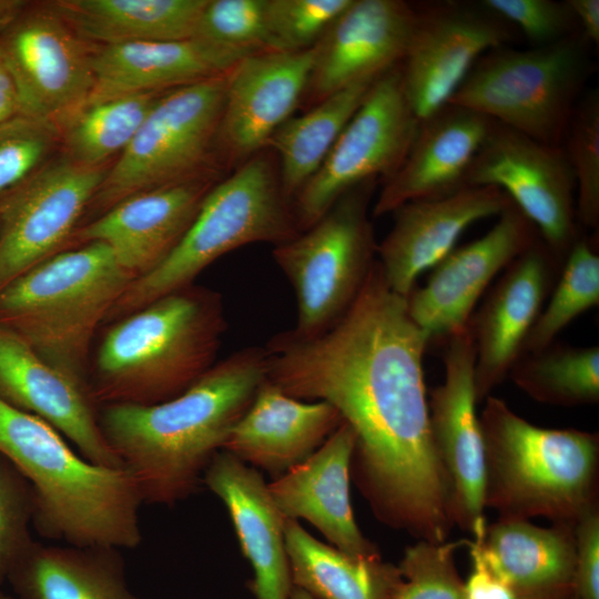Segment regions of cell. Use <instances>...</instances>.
I'll return each instance as SVG.
<instances>
[{
    "mask_svg": "<svg viewBox=\"0 0 599 599\" xmlns=\"http://www.w3.org/2000/svg\"><path fill=\"white\" fill-rule=\"evenodd\" d=\"M444 343L445 379L430 392V430L450 483L454 524L474 535L486 524L485 450L476 412V351L470 326Z\"/></svg>",
    "mask_w": 599,
    "mask_h": 599,
    "instance_id": "2e32d148",
    "label": "cell"
},
{
    "mask_svg": "<svg viewBox=\"0 0 599 599\" xmlns=\"http://www.w3.org/2000/svg\"><path fill=\"white\" fill-rule=\"evenodd\" d=\"M292 581L315 599H392L398 567L377 558H356L317 540L294 519H285Z\"/></svg>",
    "mask_w": 599,
    "mask_h": 599,
    "instance_id": "1f68e13d",
    "label": "cell"
},
{
    "mask_svg": "<svg viewBox=\"0 0 599 599\" xmlns=\"http://www.w3.org/2000/svg\"><path fill=\"white\" fill-rule=\"evenodd\" d=\"M512 202L496 186H467L449 195L407 202L376 254L388 286L406 297L417 277L433 268L477 221L498 216Z\"/></svg>",
    "mask_w": 599,
    "mask_h": 599,
    "instance_id": "7402d4cb",
    "label": "cell"
},
{
    "mask_svg": "<svg viewBox=\"0 0 599 599\" xmlns=\"http://www.w3.org/2000/svg\"><path fill=\"white\" fill-rule=\"evenodd\" d=\"M479 416L485 507L499 518L575 527L598 508L599 435L538 427L488 396Z\"/></svg>",
    "mask_w": 599,
    "mask_h": 599,
    "instance_id": "5b68a950",
    "label": "cell"
},
{
    "mask_svg": "<svg viewBox=\"0 0 599 599\" xmlns=\"http://www.w3.org/2000/svg\"><path fill=\"white\" fill-rule=\"evenodd\" d=\"M467 542L418 540L406 547L397 566L400 579L392 599H465L455 552Z\"/></svg>",
    "mask_w": 599,
    "mask_h": 599,
    "instance_id": "74e56055",
    "label": "cell"
},
{
    "mask_svg": "<svg viewBox=\"0 0 599 599\" xmlns=\"http://www.w3.org/2000/svg\"><path fill=\"white\" fill-rule=\"evenodd\" d=\"M206 0H59L50 4L80 38L101 45L194 38Z\"/></svg>",
    "mask_w": 599,
    "mask_h": 599,
    "instance_id": "4dcf8cb0",
    "label": "cell"
},
{
    "mask_svg": "<svg viewBox=\"0 0 599 599\" xmlns=\"http://www.w3.org/2000/svg\"><path fill=\"white\" fill-rule=\"evenodd\" d=\"M493 123L481 113L450 103L423 120L402 164L382 181L372 215L467 187L468 170Z\"/></svg>",
    "mask_w": 599,
    "mask_h": 599,
    "instance_id": "d4e9b609",
    "label": "cell"
},
{
    "mask_svg": "<svg viewBox=\"0 0 599 599\" xmlns=\"http://www.w3.org/2000/svg\"><path fill=\"white\" fill-rule=\"evenodd\" d=\"M288 599H315L309 593L298 587H293Z\"/></svg>",
    "mask_w": 599,
    "mask_h": 599,
    "instance_id": "681fc988",
    "label": "cell"
},
{
    "mask_svg": "<svg viewBox=\"0 0 599 599\" xmlns=\"http://www.w3.org/2000/svg\"><path fill=\"white\" fill-rule=\"evenodd\" d=\"M133 281L103 243L63 250L0 291V327L88 389L95 331Z\"/></svg>",
    "mask_w": 599,
    "mask_h": 599,
    "instance_id": "8992f818",
    "label": "cell"
},
{
    "mask_svg": "<svg viewBox=\"0 0 599 599\" xmlns=\"http://www.w3.org/2000/svg\"><path fill=\"white\" fill-rule=\"evenodd\" d=\"M416 6L402 0H352L314 45L302 102L313 106L353 84L399 65L416 23Z\"/></svg>",
    "mask_w": 599,
    "mask_h": 599,
    "instance_id": "d6986e66",
    "label": "cell"
},
{
    "mask_svg": "<svg viewBox=\"0 0 599 599\" xmlns=\"http://www.w3.org/2000/svg\"><path fill=\"white\" fill-rule=\"evenodd\" d=\"M551 297L524 343L522 354L539 351L583 312L599 304V254L595 240L579 236L569 250Z\"/></svg>",
    "mask_w": 599,
    "mask_h": 599,
    "instance_id": "d590c367",
    "label": "cell"
},
{
    "mask_svg": "<svg viewBox=\"0 0 599 599\" xmlns=\"http://www.w3.org/2000/svg\"><path fill=\"white\" fill-rule=\"evenodd\" d=\"M342 423L331 404L300 400L265 379L223 450L275 479L309 457Z\"/></svg>",
    "mask_w": 599,
    "mask_h": 599,
    "instance_id": "4316f807",
    "label": "cell"
},
{
    "mask_svg": "<svg viewBox=\"0 0 599 599\" xmlns=\"http://www.w3.org/2000/svg\"><path fill=\"white\" fill-rule=\"evenodd\" d=\"M60 139L55 122L19 114L0 124V197L42 167Z\"/></svg>",
    "mask_w": 599,
    "mask_h": 599,
    "instance_id": "ab89813d",
    "label": "cell"
},
{
    "mask_svg": "<svg viewBox=\"0 0 599 599\" xmlns=\"http://www.w3.org/2000/svg\"><path fill=\"white\" fill-rule=\"evenodd\" d=\"M577 21L582 38L590 45L599 43V1L566 0Z\"/></svg>",
    "mask_w": 599,
    "mask_h": 599,
    "instance_id": "bcb514c9",
    "label": "cell"
},
{
    "mask_svg": "<svg viewBox=\"0 0 599 599\" xmlns=\"http://www.w3.org/2000/svg\"><path fill=\"white\" fill-rule=\"evenodd\" d=\"M479 3L519 29L534 47L551 44L580 32L566 1L483 0Z\"/></svg>",
    "mask_w": 599,
    "mask_h": 599,
    "instance_id": "7bdbcfd3",
    "label": "cell"
},
{
    "mask_svg": "<svg viewBox=\"0 0 599 599\" xmlns=\"http://www.w3.org/2000/svg\"><path fill=\"white\" fill-rule=\"evenodd\" d=\"M298 233L278 170L262 151L213 185L177 246L153 271L130 283L105 323L193 284L204 268L235 248L258 242L275 246Z\"/></svg>",
    "mask_w": 599,
    "mask_h": 599,
    "instance_id": "52a82bcc",
    "label": "cell"
},
{
    "mask_svg": "<svg viewBox=\"0 0 599 599\" xmlns=\"http://www.w3.org/2000/svg\"><path fill=\"white\" fill-rule=\"evenodd\" d=\"M467 546L471 570L464 582L465 599H520L516 591L488 567L481 552L478 531L468 540Z\"/></svg>",
    "mask_w": 599,
    "mask_h": 599,
    "instance_id": "f6af8a7d",
    "label": "cell"
},
{
    "mask_svg": "<svg viewBox=\"0 0 599 599\" xmlns=\"http://www.w3.org/2000/svg\"><path fill=\"white\" fill-rule=\"evenodd\" d=\"M488 567L520 599H575L573 527L499 518L478 530Z\"/></svg>",
    "mask_w": 599,
    "mask_h": 599,
    "instance_id": "f1b7e54d",
    "label": "cell"
},
{
    "mask_svg": "<svg viewBox=\"0 0 599 599\" xmlns=\"http://www.w3.org/2000/svg\"><path fill=\"white\" fill-rule=\"evenodd\" d=\"M0 599H17V598H13V597H11V596H8V595H6L4 592H2V591L0 590Z\"/></svg>",
    "mask_w": 599,
    "mask_h": 599,
    "instance_id": "f907efd6",
    "label": "cell"
},
{
    "mask_svg": "<svg viewBox=\"0 0 599 599\" xmlns=\"http://www.w3.org/2000/svg\"><path fill=\"white\" fill-rule=\"evenodd\" d=\"M561 146L573 174L579 226L599 227V94L580 98L570 118Z\"/></svg>",
    "mask_w": 599,
    "mask_h": 599,
    "instance_id": "8d00e7d4",
    "label": "cell"
},
{
    "mask_svg": "<svg viewBox=\"0 0 599 599\" xmlns=\"http://www.w3.org/2000/svg\"><path fill=\"white\" fill-rule=\"evenodd\" d=\"M376 181L346 192L312 226L273 248V258L294 288L295 327L302 337L319 335L348 311L376 261L368 216Z\"/></svg>",
    "mask_w": 599,
    "mask_h": 599,
    "instance_id": "9c48e42d",
    "label": "cell"
},
{
    "mask_svg": "<svg viewBox=\"0 0 599 599\" xmlns=\"http://www.w3.org/2000/svg\"><path fill=\"white\" fill-rule=\"evenodd\" d=\"M194 38L246 57L272 51L266 0H206Z\"/></svg>",
    "mask_w": 599,
    "mask_h": 599,
    "instance_id": "f35d334b",
    "label": "cell"
},
{
    "mask_svg": "<svg viewBox=\"0 0 599 599\" xmlns=\"http://www.w3.org/2000/svg\"><path fill=\"white\" fill-rule=\"evenodd\" d=\"M215 184L211 174L140 192L101 213L72 235L100 242L134 280L159 266L177 246Z\"/></svg>",
    "mask_w": 599,
    "mask_h": 599,
    "instance_id": "44dd1931",
    "label": "cell"
},
{
    "mask_svg": "<svg viewBox=\"0 0 599 599\" xmlns=\"http://www.w3.org/2000/svg\"><path fill=\"white\" fill-rule=\"evenodd\" d=\"M27 7L24 1L0 0V30Z\"/></svg>",
    "mask_w": 599,
    "mask_h": 599,
    "instance_id": "c3c4849f",
    "label": "cell"
},
{
    "mask_svg": "<svg viewBox=\"0 0 599 599\" xmlns=\"http://www.w3.org/2000/svg\"><path fill=\"white\" fill-rule=\"evenodd\" d=\"M265 347L215 363L179 396L154 405L99 408L101 430L135 478L143 501L173 506L193 495L203 474L266 379Z\"/></svg>",
    "mask_w": 599,
    "mask_h": 599,
    "instance_id": "7a4b0ae2",
    "label": "cell"
},
{
    "mask_svg": "<svg viewBox=\"0 0 599 599\" xmlns=\"http://www.w3.org/2000/svg\"><path fill=\"white\" fill-rule=\"evenodd\" d=\"M496 186L536 227L564 263L580 236L576 183L561 145L534 140L494 121L466 176V186Z\"/></svg>",
    "mask_w": 599,
    "mask_h": 599,
    "instance_id": "7c38bea8",
    "label": "cell"
},
{
    "mask_svg": "<svg viewBox=\"0 0 599 599\" xmlns=\"http://www.w3.org/2000/svg\"><path fill=\"white\" fill-rule=\"evenodd\" d=\"M416 12L400 71L406 99L422 122L448 104L484 53L512 41L515 28L479 2L425 3Z\"/></svg>",
    "mask_w": 599,
    "mask_h": 599,
    "instance_id": "5bb4252c",
    "label": "cell"
},
{
    "mask_svg": "<svg viewBox=\"0 0 599 599\" xmlns=\"http://www.w3.org/2000/svg\"><path fill=\"white\" fill-rule=\"evenodd\" d=\"M376 80L334 92L273 133L266 148L277 154L281 186L291 202L322 165Z\"/></svg>",
    "mask_w": 599,
    "mask_h": 599,
    "instance_id": "d6a6232c",
    "label": "cell"
},
{
    "mask_svg": "<svg viewBox=\"0 0 599 599\" xmlns=\"http://www.w3.org/2000/svg\"><path fill=\"white\" fill-rule=\"evenodd\" d=\"M429 343L376 260L334 326L313 337L287 331L270 341L266 379L339 413L355 435L351 478L379 521L441 542L455 524L429 423L423 373Z\"/></svg>",
    "mask_w": 599,
    "mask_h": 599,
    "instance_id": "6da1fadb",
    "label": "cell"
},
{
    "mask_svg": "<svg viewBox=\"0 0 599 599\" xmlns=\"http://www.w3.org/2000/svg\"><path fill=\"white\" fill-rule=\"evenodd\" d=\"M539 234L512 203L481 237L454 248L434 267L427 283L406 296L407 311L429 342L468 327L489 283L530 247Z\"/></svg>",
    "mask_w": 599,
    "mask_h": 599,
    "instance_id": "e0dca14e",
    "label": "cell"
},
{
    "mask_svg": "<svg viewBox=\"0 0 599 599\" xmlns=\"http://www.w3.org/2000/svg\"><path fill=\"white\" fill-rule=\"evenodd\" d=\"M19 114L20 100L14 81L0 60V124Z\"/></svg>",
    "mask_w": 599,
    "mask_h": 599,
    "instance_id": "7dc6e473",
    "label": "cell"
},
{
    "mask_svg": "<svg viewBox=\"0 0 599 599\" xmlns=\"http://www.w3.org/2000/svg\"><path fill=\"white\" fill-rule=\"evenodd\" d=\"M105 173L67 156L0 197V291L63 251Z\"/></svg>",
    "mask_w": 599,
    "mask_h": 599,
    "instance_id": "4fadbf2b",
    "label": "cell"
},
{
    "mask_svg": "<svg viewBox=\"0 0 599 599\" xmlns=\"http://www.w3.org/2000/svg\"><path fill=\"white\" fill-rule=\"evenodd\" d=\"M352 0H266L272 51L314 47Z\"/></svg>",
    "mask_w": 599,
    "mask_h": 599,
    "instance_id": "60d3db41",
    "label": "cell"
},
{
    "mask_svg": "<svg viewBox=\"0 0 599 599\" xmlns=\"http://www.w3.org/2000/svg\"><path fill=\"white\" fill-rule=\"evenodd\" d=\"M7 579L17 599H140L116 548L33 541Z\"/></svg>",
    "mask_w": 599,
    "mask_h": 599,
    "instance_id": "f546056e",
    "label": "cell"
},
{
    "mask_svg": "<svg viewBox=\"0 0 599 599\" xmlns=\"http://www.w3.org/2000/svg\"><path fill=\"white\" fill-rule=\"evenodd\" d=\"M244 58L195 38L101 45L90 55L93 87L84 104L169 91L224 74Z\"/></svg>",
    "mask_w": 599,
    "mask_h": 599,
    "instance_id": "83f0119b",
    "label": "cell"
},
{
    "mask_svg": "<svg viewBox=\"0 0 599 599\" xmlns=\"http://www.w3.org/2000/svg\"><path fill=\"white\" fill-rule=\"evenodd\" d=\"M562 264L539 237L504 270L480 309L471 316L477 402L490 395L522 354L527 335Z\"/></svg>",
    "mask_w": 599,
    "mask_h": 599,
    "instance_id": "ffe728a7",
    "label": "cell"
},
{
    "mask_svg": "<svg viewBox=\"0 0 599 599\" xmlns=\"http://www.w3.org/2000/svg\"><path fill=\"white\" fill-rule=\"evenodd\" d=\"M512 382L532 399L556 406L599 402V347L552 342L524 353L512 365Z\"/></svg>",
    "mask_w": 599,
    "mask_h": 599,
    "instance_id": "836d02e7",
    "label": "cell"
},
{
    "mask_svg": "<svg viewBox=\"0 0 599 599\" xmlns=\"http://www.w3.org/2000/svg\"><path fill=\"white\" fill-rule=\"evenodd\" d=\"M0 453L31 486L32 524L41 536L75 547L131 549L140 545L144 501L126 467L88 460L48 423L2 399Z\"/></svg>",
    "mask_w": 599,
    "mask_h": 599,
    "instance_id": "3957f363",
    "label": "cell"
},
{
    "mask_svg": "<svg viewBox=\"0 0 599 599\" xmlns=\"http://www.w3.org/2000/svg\"><path fill=\"white\" fill-rule=\"evenodd\" d=\"M590 44L576 32L558 42L484 53L448 103L534 140L561 145L590 71Z\"/></svg>",
    "mask_w": 599,
    "mask_h": 599,
    "instance_id": "ba28073f",
    "label": "cell"
},
{
    "mask_svg": "<svg viewBox=\"0 0 599 599\" xmlns=\"http://www.w3.org/2000/svg\"><path fill=\"white\" fill-rule=\"evenodd\" d=\"M575 599H577V597Z\"/></svg>",
    "mask_w": 599,
    "mask_h": 599,
    "instance_id": "816d5d0a",
    "label": "cell"
},
{
    "mask_svg": "<svg viewBox=\"0 0 599 599\" xmlns=\"http://www.w3.org/2000/svg\"><path fill=\"white\" fill-rule=\"evenodd\" d=\"M354 447L355 435L343 422L309 457L272 479L268 490L284 518L307 520L349 556L377 558L379 550L362 534L352 509Z\"/></svg>",
    "mask_w": 599,
    "mask_h": 599,
    "instance_id": "cb8c5ba5",
    "label": "cell"
},
{
    "mask_svg": "<svg viewBox=\"0 0 599 599\" xmlns=\"http://www.w3.org/2000/svg\"><path fill=\"white\" fill-rule=\"evenodd\" d=\"M226 326L221 294L194 284L115 321L88 373L91 399L100 408L179 396L215 364Z\"/></svg>",
    "mask_w": 599,
    "mask_h": 599,
    "instance_id": "277c9868",
    "label": "cell"
},
{
    "mask_svg": "<svg viewBox=\"0 0 599 599\" xmlns=\"http://www.w3.org/2000/svg\"><path fill=\"white\" fill-rule=\"evenodd\" d=\"M91 52L52 9L26 10L0 30V60L10 72L21 114L57 122L88 100Z\"/></svg>",
    "mask_w": 599,
    "mask_h": 599,
    "instance_id": "9a60e30c",
    "label": "cell"
},
{
    "mask_svg": "<svg viewBox=\"0 0 599 599\" xmlns=\"http://www.w3.org/2000/svg\"><path fill=\"white\" fill-rule=\"evenodd\" d=\"M314 47L265 51L238 61L229 72L216 148L235 167L266 149L273 133L302 102Z\"/></svg>",
    "mask_w": 599,
    "mask_h": 599,
    "instance_id": "ac0fdd59",
    "label": "cell"
},
{
    "mask_svg": "<svg viewBox=\"0 0 599 599\" xmlns=\"http://www.w3.org/2000/svg\"><path fill=\"white\" fill-rule=\"evenodd\" d=\"M34 512L30 484L0 453V583L29 550Z\"/></svg>",
    "mask_w": 599,
    "mask_h": 599,
    "instance_id": "b9f144b4",
    "label": "cell"
},
{
    "mask_svg": "<svg viewBox=\"0 0 599 599\" xmlns=\"http://www.w3.org/2000/svg\"><path fill=\"white\" fill-rule=\"evenodd\" d=\"M419 123L406 99L399 64L373 83L322 165L293 197L298 231L316 223L352 189L390 176Z\"/></svg>",
    "mask_w": 599,
    "mask_h": 599,
    "instance_id": "8fae6325",
    "label": "cell"
},
{
    "mask_svg": "<svg viewBox=\"0 0 599 599\" xmlns=\"http://www.w3.org/2000/svg\"><path fill=\"white\" fill-rule=\"evenodd\" d=\"M0 399L48 423L75 444L88 460L124 467L101 430L99 407L88 389L2 327Z\"/></svg>",
    "mask_w": 599,
    "mask_h": 599,
    "instance_id": "603a6c76",
    "label": "cell"
},
{
    "mask_svg": "<svg viewBox=\"0 0 599 599\" xmlns=\"http://www.w3.org/2000/svg\"><path fill=\"white\" fill-rule=\"evenodd\" d=\"M226 78L227 72L163 92L90 206L103 213L133 194L203 174L216 146Z\"/></svg>",
    "mask_w": 599,
    "mask_h": 599,
    "instance_id": "30bf717a",
    "label": "cell"
},
{
    "mask_svg": "<svg viewBox=\"0 0 599 599\" xmlns=\"http://www.w3.org/2000/svg\"><path fill=\"white\" fill-rule=\"evenodd\" d=\"M162 93L129 94L83 104L68 118V156L84 165L102 166L111 155L121 154Z\"/></svg>",
    "mask_w": 599,
    "mask_h": 599,
    "instance_id": "e575fe53",
    "label": "cell"
},
{
    "mask_svg": "<svg viewBox=\"0 0 599 599\" xmlns=\"http://www.w3.org/2000/svg\"><path fill=\"white\" fill-rule=\"evenodd\" d=\"M575 595L599 599V509L581 517L573 527Z\"/></svg>",
    "mask_w": 599,
    "mask_h": 599,
    "instance_id": "ee69618b",
    "label": "cell"
},
{
    "mask_svg": "<svg viewBox=\"0 0 599 599\" xmlns=\"http://www.w3.org/2000/svg\"><path fill=\"white\" fill-rule=\"evenodd\" d=\"M204 484L224 504L253 577L255 599H288L294 587L285 547V519L260 470L225 450L206 467Z\"/></svg>",
    "mask_w": 599,
    "mask_h": 599,
    "instance_id": "484cf974",
    "label": "cell"
}]
</instances>
